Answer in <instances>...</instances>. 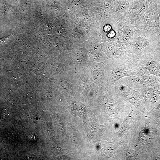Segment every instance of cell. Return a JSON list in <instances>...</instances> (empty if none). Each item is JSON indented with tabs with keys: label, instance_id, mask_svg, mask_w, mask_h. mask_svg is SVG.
<instances>
[{
	"label": "cell",
	"instance_id": "6da1fadb",
	"mask_svg": "<svg viewBox=\"0 0 160 160\" xmlns=\"http://www.w3.org/2000/svg\"><path fill=\"white\" fill-rule=\"evenodd\" d=\"M160 50L159 38L148 33L137 31L131 43V54L135 62L140 58L153 52Z\"/></svg>",
	"mask_w": 160,
	"mask_h": 160
},
{
	"label": "cell",
	"instance_id": "7a4b0ae2",
	"mask_svg": "<svg viewBox=\"0 0 160 160\" xmlns=\"http://www.w3.org/2000/svg\"><path fill=\"white\" fill-rule=\"evenodd\" d=\"M111 65L109 76L112 85L123 77L137 74L140 70L134 61L124 58L115 60Z\"/></svg>",
	"mask_w": 160,
	"mask_h": 160
},
{
	"label": "cell",
	"instance_id": "3957f363",
	"mask_svg": "<svg viewBox=\"0 0 160 160\" xmlns=\"http://www.w3.org/2000/svg\"><path fill=\"white\" fill-rule=\"evenodd\" d=\"M121 79L128 86L136 90L160 84V77L146 73L140 69L137 74Z\"/></svg>",
	"mask_w": 160,
	"mask_h": 160
},
{
	"label": "cell",
	"instance_id": "277c9868",
	"mask_svg": "<svg viewBox=\"0 0 160 160\" xmlns=\"http://www.w3.org/2000/svg\"><path fill=\"white\" fill-rule=\"evenodd\" d=\"M135 62L145 72L160 77V50L138 59Z\"/></svg>",
	"mask_w": 160,
	"mask_h": 160
},
{
	"label": "cell",
	"instance_id": "5b68a950",
	"mask_svg": "<svg viewBox=\"0 0 160 160\" xmlns=\"http://www.w3.org/2000/svg\"><path fill=\"white\" fill-rule=\"evenodd\" d=\"M116 88L117 91L122 98L127 100L136 105H143V97L140 93L138 91L128 86L121 79L117 81Z\"/></svg>",
	"mask_w": 160,
	"mask_h": 160
},
{
	"label": "cell",
	"instance_id": "8992f818",
	"mask_svg": "<svg viewBox=\"0 0 160 160\" xmlns=\"http://www.w3.org/2000/svg\"><path fill=\"white\" fill-rule=\"evenodd\" d=\"M143 22L145 25L149 27L155 33L160 34V20L157 9L154 4H150L144 14Z\"/></svg>",
	"mask_w": 160,
	"mask_h": 160
},
{
	"label": "cell",
	"instance_id": "52a82bcc",
	"mask_svg": "<svg viewBox=\"0 0 160 160\" xmlns=\"http://www.w3.org/2000/svg\"><path fill=\"white\" fill-rule=\"evenodd\" d=\"M137 90L144 98L146 105L148 106L152 105L160 98V84Z\"/></svg>",
	"mask_w": 160,
	"mask_h": 160
},
{
	"label": "cell",
	"instance_id": "ba28073f",
	"mask_svg": "<svg viewBox=\"0 0 160 160\" xmlns=\"http://www.w3.org/2000/svg\"><path fill=\"white\" fill-rule=\"evenodd\" d=\"M116 35L115 31L112 30H111L108 33L107 36L110 38H112L114 37Z\"/></svg>",
	"mask_w": 160,
	"mask_h": 160
},
{
	"label": "cell",
	"instance_id": "9c48e42d",
	"mask_svg": "<svg viewBox=\"0 0 160 160\" xmlns=\"http://www.w3.org/2000/svg\"><path fill=\"white\" fill-rule=\"evenodd\" d=\"M111 30V26L109 24L105 25L103 27L104 31L108 33Z\"/></svg>",
	"mask_w": 160,
	"mask_h": 160
},
{
	"label": "cell",
	"instance_id": "30bf717a",
	"mask_svg": "<svg viewBox=\"0 0 160 160\" xmlns=\"http://www.w3.org/2000/svg\"><path fill=\"white\" fill-rule=\"evenodd\" d=\"M28 137L29 140L31 141H33L36 140V135L33 133H32L29 135Z\"/></svg>",
	"mask_w": 160,
	"mask_h": 160
},
{
	"label": "cell",
	"instance_id": "8fae6325",
	"mask_svg": "<svg viewBox=\"0 0 160 160\" xmlns=\"http://www.w3.org/2000/svg\"><path fill=\"white\" fill-rule=\"evenodd\" d=\"M158 13L159 14V19L160 20V9H158Z\"/></svg>",
	"mask_w": 160,
	"mask_h": 160
},
{
	"label": "cell",
	"instance_id": "7c38bea8",
	"mask_svg": "<svg viewBox=\"0 0 160 160\" xmlns=\"http://www.w3.org/2000/svg\"><path fill=\"white\" fill-rule=\"evenodd\" d=\"M159 37V40H160V34L158 35Z\"/></svg>",
	"mask_w": 160,
	"mask_h": 160
}]
</instances>
